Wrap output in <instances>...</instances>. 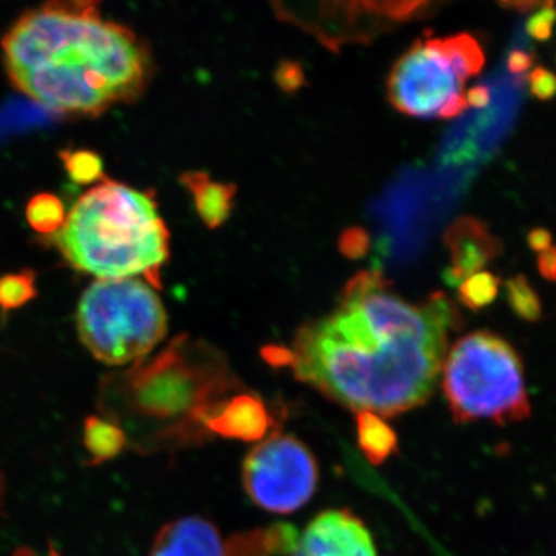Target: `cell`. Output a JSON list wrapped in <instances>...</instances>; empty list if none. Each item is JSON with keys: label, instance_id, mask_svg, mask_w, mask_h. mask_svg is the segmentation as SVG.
I'll return each mask as SVG.
<instances>
[{"label": "cell", "instance_id": "8", "mask_svg": "<svg viewBox=\"0 0 556 556\" xmlns=\"http://www.w3.org/2000/svg\"><path fill=\"white\" fill-rule=\"evenodd\" d=\"M317 484L316 457L298 438L280 431L263 439L243 463L248 496L273 514L300 510L316 493Z\"/></svg>", "mask_w": 556, "mask_h": 556}, {"label": "cell", "instance_id": "24", "mask_svg": "<svg viewBox=\"0 0 556 556\" xmlns=\"http://www.w3.org/2000/svg\"><path fill=\"white\" fill-rule=\"evenodd\" d=\"M555 9L554 2H546L535 14L529 17L526 25L527 35L530 38L546 42L552 38V28H554Z\"/></svg>", "mask_w": 556, "mask_h": 556}, {"label": "cell", "instance_id": "28", "mask_svg": "<svg viewBox=\"0 0 556 556\" xmlns=\"http://www.w3.org/2000/svg\"><path fill=\"white\" fill-rule=\"evenodd\" d=\"M467 109L468 104L466 101V93L457 94V97H453L452 100H450L447 104L442 108L441 112H439L438 118H456V116H460L463 113H466Z\"/></svg>", "mask_w": 556, "mask_h": 556}, {"label": "cell", "instance_id": "19", "mask_svg": "<svg viewBox=\"0 0 556 556\" xmlns=\"http://www.w3.org/2000/svg\"><path fill=\"white\" fill-rule=\"evenodd\" d=\"M500 277L492 273L475 274L459 285L457 300L466 306L467 309L479 311L485 306L492 305L500 292Z\"/></svg>", "mask_w": 556, "mask_h": 556}, {"label": "cell", "instance_id": "27", "mask_svg": "<svg viewBox=\"0 0 556 556\" xmlns=\"http://www.w3.org/2000/svg\"><path fill=\"white\" fill-rule=\"evenodd\" d=\"M556 263V249L552 247L546 252H541L540 258H538V269H540L541 276L546 278L547 281L554 283L555 281V268Z\"/></svg>", "mask_w": 556, "mask_h": 556}, {"label": "cell", "instance_id": "4", "mask_svg": "<svg viewBox=\"0 0 556 556\" xmlns=\"http://www.w3.org/2000/svg\"><path fill=\"white\" fill-rule=\"evenodd\" d=\"M53 243L72 268L97 280L141 276L159 289L170 255V232L153 197L113 179L76 201Z\"/></svg>", "mask_w": 556, "mask_h": 556}, {"label": "cell", "instance_id": "16", "mask_svg": "<svg viewBox=\"0 0 556 556\" xmlns=\"http://www.w3.org/2000/svg\"><path fill=\"white\" fill-rule=\"evenodd\" d=\"M126 433L112 420L89 416L84 420V445L91 456L90 466L115 459L127 447Z\"/></svg>", "mask_w": 556, "mask_h": 556}, {"label": "cell", "instance_id": "25", "mask_svg": "<svg viewBox=\"0 0 556 556\" xmlns=\"http://www.w3.org/2000/svg\"><path fill=\"white\" fill-rule=\"evenodd\" d=\"M529 80L530 93L540 101H551L555 97L556 84L555 76L551 70L536 67L527 75Z\"/></svg>", "mask_w": 556, "mask_h": 556}, {"label": "cell", "instance_id": "32", "mask_svg": "<svg viewBox=\"0 0 556 556\" xmlns=\"http://www.w3.org/2000/svg\"><path fill=\"white\" fill-rule=\"evenodd\" d=\"M2 485H3L2 475H0V496H2Z\"/></svg>", "mask_w": 556, "mask_h": 556}, {"label": "cell", "instance_id": "14", "mask_svg": "<svg viewBox=\"0 0 556 556\" xmlns=\"http://www.w3.org/2000/svg\"><path fill=\"white\" fill-rule=\"evenodd\" d=\"M298 530L288 525L237 533L226 541L225 556H291L298 546Z\"/></svg>", "mask_w": 556, "mask_h": 556}, {"label": "cell", "instance_id": "15", "mask_svg": "<svg viewBox=\"0 0 556 556\" xmlns=\"http://www.w3.org/2000/svg\"><path fill=\"white\" fill-rule=\"evenodd\" d=\"M358 447L375 466L386 463L397 450V434L386 420L371 412H358L356 417Z\"/></svg>", "mask_w": 556, "mask_h": 556}, {"label": "cell", "instance_id": "7", "mask_svg": "<svg viewBox=\"0 0 556 556\" xmlns=\"http://www.w3.org/2000/svg\"><path fill=\"white\" fill-rule=\"evenodd\" d=\"M484 50L467 33L416 40L391 68L387 97L397 112L415 118H438L453 97L466 93V80L482 72Z\"/></svg>", "mask_w": 556, "mask_h": 556}, {"label": "cell", "instance_id": "30", "mask_svg": "<svg viewBox=\"0 0 556 556\" xmlns=\"http://www.w3.org/2000/svg\"><path fill=\"white\" fill-rule=\"evenodd\" d=\"M527 241H529V247L536 252H546L547 249L552 248V233L548 232L547 229L536 228L533 229L532 232L527 237Z\"/></svg>", "mask_w": 556, "mask_h": 556}, {"label": "cell", "instance_id": "11", "mask_svg": "<svg viewBox=\"0 0 556 556\" xmlns=\"http://www.w3.org/2000/svg\"><path fill=\"white\" fill-rule=\"evenodd\" d=\"M203 427L208 434L255 442L269 433L273 416L262 399L248 393L233 394L208 412Z\"/></svg>", "mask_w": 556, "mask_h": 556}, {"label": "cell", "instance_id": "18", "mask_svg": "<svg viewBox=\"0 0 556 556\" xmlns=\"http://www.w3.org/2000/svg\"><path fill=\"white\" fill-rule=\"evenodd\" d=\"M60 159L75 185L90 186L104 179V163L93 150H62Z\"/></svg>", "mask_w": 556, "mask_h": 556}, {"label": "cell", "instance_id": "17", "mask_svg": "<svg viewBox=\"0 0 556 556\" xmlns=\"http://www.w3.org/2000/svg\"><path fill=\"white\" fill-rule=\"evenodd\" d=\"M27 223L40 236H54L64 225L65 207L53 193H38L28 201L25 208Z\"/></svg>", "mask_w": 556, "mask_h": 556}, {"label": "cell", "instance_id": "21", "mask_svg": "<svg viewBox=\"0 0 556 556\" xmlns=\"http://www.w3.org/2000/svg\"><path fill=\"white\" fill-rule=\"evenodd\" d=\"M38 295L36 277L33 270L0 278V306L3 311L20 309Z\"/></svg>", "mask_w": 556, "mask_h": 556}, {"label": "cell", "instance_id": "12", "mask_svg": "<svg viewBox=\"0 0 556 556\" xmlns=\"http://www.w3.org/2000/svg\"><path fill=\"white\" fill-rule=\"evenodd\" d=\"M150 556H225L218 529L199 517L181 518L163 527Z\"/></svg>", "mask_w": 556, "mask_h": 556}, {"label": "cell", "instance_id": "10", "mask_svg": "<svg viewBox=\"0 0 556 556\" xmlns=\"http://www.w3.org/2000/svg\"><path fill=\"white\" fill-rule=\"evenodd\" d=\"M452 266L445 269L444 280L450 287H459L466 278L500 257L503 243L490 232L484 222L475 217H460L444 233Z\"/></svg>", "mask_w": 556, "mask_h": 556}, {"label": "cell", "instance_id": "13", "mask_svg": "<svg viewBox=\"0 0 556 556\" xmlns=\"http://www.w3.org/2000/svg\"><path fill=\"white\" fill-rule=\"evenodd\" d=\"M179 181L192 193L201 222L208 229H217L228 222L236 204V185L214 181L206 172H185Z\"/></svg>", "mask_w": 556, "mask_h": 556}, {"label": "cell", "instance_id": "5", "mask_svg": "<svg viewBox=\"0 0 556 556\" xmlns=\"http://www.w3.org/2000/svg\"><path fill=\"white\" fill-rule=\"evenodd\" d=\"M442 388L457 424L508 426L530 416L525 367L515 348L489 331L464 336L442 364Z\"/></svg>", "mask_w": 556, "mask_h": 556}, {"label": "cell", "instance_id": "20", "mask_svg": "<svg viewBox=\"0 0 556 556\" xmlns=\"http://www.w3.org/2000/svg\"><path fill=\"white\" fill-rule=\"evenodd\" d=\"M504 287L508 305L519 318L526 321L540 320L543 314L540 295L525 276L510 278Z\"/></svg>", "mask_w": 556, "mask_h": 556}, {"label": "cell", "instance_id": "3", "mask_svg": "<svg viewBox=\"0 0 556 556\" xmlns=\"http://www.w3.org/2000/svg\"><path fill=\"white\" fill-rule=\"evenodd\" d=\"M240 388L218 350L179 334L150 361L109 376L101 412L123 428L135 448L185 447L206 441L208 412Z\"/></svg>", "mask_w": 556, "mask_h": 556}, {"label": "cell", "instance_id": "6", "mask_svg": "<svg viewBox=\"0 0 556 556\" xmlns=\"http://www.w3.org/2000/svg\"><path fill=\"white\" fill-rule=\"evenodd\" d=\"M83 345L102 364L121 367L149 356L166 338V308L142 278L97 280L84 291L76 311Z\"/></svg>", "mask_w": 556, "mask_h": 556}, {"label": "cell", "instance_id": "31", "mask_svg": "<svg viewBox=\"0 0 556 556\" xmlns=\"http://www.w3.org/2000/svg\"><path fill=\"white\" fill-rule=\"evenodd\" d=\"M504 9L517 10L519 13H532L536 9H541L544 5L543 2H501Z\"/></svg>", "mask_w": 556, "mask_h": 556}, {"label": "cell", "instance_id": "23", "mask_svg": "<svg viewBox=\"0 0 556 556\" xmlns=\"http://www.w3.org/2000/svg\"><path fill=\"white\" fill-rule=\"evenodd\" d=\"M274 80H276L278 89L285 93H298L306 86L305 70L298 61H281L274 73Z\"/></svg>", "mask_w": 556, "mask_h": 556}, {"label": "cell", "instance_id": "26", "mask_svg": "<svg viewBox=\"0 0 556 556\" xmlns=\"http://www.w3.org/2000/svg\"><path fill=\"white\" fill-rule=\"evenodd\" d=\"M533 64H535V58L529 51L517 49L508 54L507 68L514 76H526Z\"/></svg>", "mask_w": 556, "mask_h": 556}, {"label": "cell", "instance_id": "1", "mask_svg": "<svg viewBox=\"0 0 556 556\" xmlns=\"http://www.w3.org/2000/svg\"><path fill=\"white\" fill-rule=\"evenodd\" d=\"M388 287L382 270L351 278L338 311L300 328L285 367L357 413L397 416L426 404L463 318L442 292L413 305Z\"/></svg>", "mask_w": 556, "mask_h": 556}, {"label": "cell", "instance_id": "29", "mask_svg": "<svg viewBox=\"0 0 556 556\" xmlns=\"http://www.w3.org/2000/svg\"><path fill=\"white\" fill-rule=\"evenodd\" d=\"M466 101L468 108L484 109L492 101V94H490L489 87L477 86L466 91Z\"/></svg>", "mask_w": 556, "mask_h": 556}, {"label": "cell", "instance_id": "2", "mask_svg": "<svg viewBox=\"0 0 556 556\" xmlns=\"http://www.w3.org/2000/svg\"><path fill=\"white\" fill-rule=\"evenodd\" d=\"M2 54L11 84L61 116H100L138 100L153 67L137 33L86 0L22 14L3 36Z\"/></svg>", "mask_w": 556, "mask_h": 556}, {"label": "cell", "instance_id": "9", "mask_svg": "<svg viewBox=\"0 0 556 556\" xmlns=\"http://www.w3.org/2000/svg\"><path fill=\"white\" fill-rule=\"evenodd\" d=\"M291 556H378L371 533L348 510L317 515Z\"/></svg>", "mask_w": 556, "mask_h": 556}, {"label": "cell", "instance_id": "22", "mask_svg": "<svg viewBox=\"0 0 556 556\" xmlns=\"http://www.w3.org/2000/svg\"><path fill=\"white\" fill-rule=\"evenodd\" d=\"M369 249H371V236L361 226H351L340 236L339 251L348 260L364 258Z\"/></svg>", "mask_w": 556, "mask_h": 556}]
</instances>
